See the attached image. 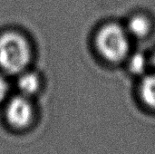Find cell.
Masks as SVG:
<instances>
[{
    "instance_id": "obj_1",
    "label": "cell",
    "mask_w": 155,
    "mask_h": 154,
    "mask_svg": "<svg viewBox=\"0 0 155 154\" xmlns=\"http://www.w3.org/2000/svg\"><path fill=\"white\" fill-rule=\"evenodd\" d=\"M32 53L28 41L16 32L0 35V67L7 74H20L29 64Z\"/></svg>"
},
{
    "instance_id": "obj_2",
    "label": "cell",
    "mask_w": 155,
    "mask_h": 154,
    "mask_svg": "<svg viewBox=\"0 0 155 154\" xmlns=\"http://www.w3.org/2000/svg\"><path fill=\"white\" fill-rule=\"evenodd\" d=\"M129 34L115 23L104 25L96 34L95 44L100 54L111 63L124 60L129 52Z\"/></svg>"
},
{
    "instance_id": "obj_3",
    "label": "cell",
    "mask_w": 155,
    "mask_h": 154,
    "mask_svg": "<svg viewBox=\"0 0 155 154\" xmlns=\"http://www.w3.org/2000/svg\"><path fill=\"white\" fill-rule=\"evenodd\" d=\"M8 123L16 129H24L30 125L34 118V108L27 96L23 94L12 98L5 109Z\"/></svg>"
},
{
    "instance_id": "obj_4",
    "label": "cell",
    "mask_w": 155,
    "mask_h": 154,
    "mask_svg": "<svg viewBox=\"0 0 155 154\" xmlns=\"http://www.w3.org/2000/svg\"><path fill=\"white\" fill-rule=\"evenodd\" d=\"M150 29H151L150 21L147 19V17L142 15H137L133 16L129 20L128 25L126 27L127 33L136 38H143L149 34Z\"/></svg>"
},
{
    "instance_id": "obj_5",
    "label": "cell",
    "mask_w": 155,
    "mask_h": 154,
    "mask_svg": "<svg viewBox=\"0 0 155 154\" xmlns=\"http://www.w3.org/2000/svg\"><path fill=\"white\" fill-rule=\"evenodd\" d=\"M17 86L23 95L29 97L38 92L40 79L35 73H25L20 75L17 81Z\"/></svg>"
},
{
    "instance_id": "obj_6",
    "label": "cell",
    "mask_w": 155,
    "mask_h": 154,
    "mask_svg": "<svg viewBox=\"0 0 155 154\" xmlns=\"http://www.w3.org/2000/svg\"><path fill=\"white\" fill-rule=\"evenodd\" d=\"M140 93L143 103L155 110V74L147 75L143 79Z\"/></svg>"
},
{
    "instance_id": "obj_7",
    "label": "cell",
    "mask_w": 155,
    "mask_h": 154,
    "mask_svg": "<svg viewBox=\"0 0 155 154\" xmlns=\"http://www.w3.org/2000/svg\"><path fill=\"white\" fill-rule=\"evenodd\" d=\"M147 65V60L143 54L135 53L134 54L129 61V68L133 74H142L144 73Z\"/></svg>"
},
{
    "instance_id": "obj_8",
    "label": "cell",
    "mask_w": 155,
    "mask_h": 154,
    "mask_svg": "<svg viewBox=\"0 0 155 154\" xmlns=\"http://www.w3.org/2000/svg\"><path fill=\"white\" fill-rule=\"evenodd\" d=\"M8 94V83L7 81L0 76V103L6 98Z\"/></svg>"
},
{
    "instance_id": "obj_9",
    "label": "cell",
    "mask_w": 155,
    "mask_h": 154,
    "mask_svg": "<svg viewBox=\"0 0 155 154\" xmlns=\"http://www.w3.org/2000/svg\"><path fill=\"white\" fill-rule=\"evenodd\" d=\"M153 65H154L155 67V54L154 55H153Z\"/></svg>"
}]
</instances>
